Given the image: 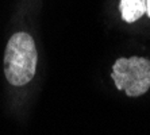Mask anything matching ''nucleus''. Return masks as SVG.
Returning a JSON list of instances; mask_svg holds the SVG:
<instances>
[{
    "instance_id": "2",
    "label": "nucleus",
    "mask_w": 150,
    "mask_h": 135,
    "mask_svg": "<svg viewBox=\"0 0 150 135\" xmlns=\"http://www.w3.org/2000/svg\"><path fill=\"white\" fill-rule=\"evenodd\" d=\"M111 77L115 87L127 96H142L150 89V61L137 56L119 58L112 66Z\"/></svg>"
},
{
    "instance_id": "3",
    "label": "nucleus",
    "mask_w": 150,
    "mask_h": 135,
    "mask_svg": "<svg viewBox=\"0 0 150 135\" xmlns=\"http://www.w3.org/2000/svg\"><path fill=\"white\" fill-rule=\"evenodd\" d=\"M119 10L123 20L133 23L146 14V0H120Z\"/></svg>"
},
{
    "instance_id": "4",
    "label": "nucleus",
    "mask_w": 150,
    "mask_h": 135,
    "mask_svg": "<svg viewBox=\"0 0 150 135\" xmlns=\"http://www.w3.org/2000/svg\"><path fill=\"white\" fill-rule=\"evenodd\" d=\"M146 14L150 18V0H146Z\"/></svg>"
},
{
    "instance_id": "1",
    "label": "nucleus",
    "mask_w": 150,
    "mask_h": 135,
    "mask_svg": "<svg viewBox=\"0 0 150 135\" xmlns=\"http://www.w3.org/2000/svg\"><path fill=\"white\" fill-rule=\"evenodd\" d=\"M38 53L34 39L27 33H16L10 38L4 53V74L10 84L21 87L35 74Z\"/></svg>"
}]
</instances>
